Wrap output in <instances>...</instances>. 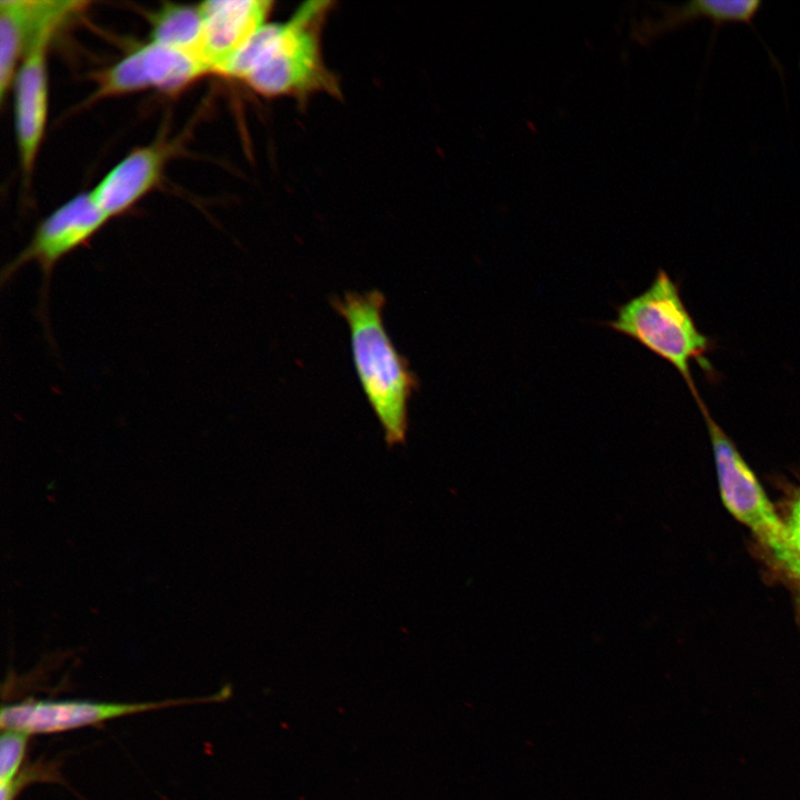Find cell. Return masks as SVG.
I'll list each match as a JSON object with an SVG mask.
<instances>
[{"label":"cell","mask_w":800,"mask_h":800,"mask_svg":"<svg viewBox=\"0 0 800 800\" xmlns=\"http://www.w3.org/2000/svg\"><path fill=\"white\" fill-rule=\"evenodd\" d=\"M168 157L162 142L132 150L90 192L94 203L109 219L124 213L159 183Z\"/></svg>","instance_id":"11"},{"label":"cell","mask_w":800,"mask_h":800,"mask_svg":"<svg viewBox=\"0 0 800 800\" xmlns=\"http://www.w3.org/2000/svg\"><path fill=\"white\" fill-rule=\"evenodd\" d=\"M790 544L800 557V492L791 503L789 513L784 520Z\"/></svg>","instance_id":"17"},{"label":"cell","mask_w":800,"mask_h":800,"mask_svg":"<svg viewBox=\"0 0 800 800\" xmlns=\"http://www.w3.org/2000/svg\"><path fill=\"white\" fill-rule=\"evenodd\" d=\"M202 16L201 58L211 73L222 74L232 59L267 24L269 0H209L199 3Z\"/></svg>","instance_id":"10"},{"label":"cell","mask_w":800,"mask_h":800,"mask_svg":"<svg viewBox=\"0 0 800 800\" xmlns=\"http://www.w3.org/2000/svg\"><path fill=\"white\" fill-rule=\"evenodd\" d=\"M88 6L86 1H0V101L3 103L21 59L44 30L61 29Z\"/></svg>","instance_id":"9"},{"label":"cell","mask_w":800,"mask_h":800,"mask_svg":"<svg viewBox=\"0 0 800 800\" xmlns=\"http://www.w3.org/2000/svg\"><path fill=\"white\" fill-rule=\"evenodd\" d=\"M30 734L2 729L0 737V784L11 781L22 769Z\"/></svg>","instance_id":"14"},{"label":"cell","mask_w":800,"mask_h":800,"mask_svg":"<svg viewBox=\"0 0 800 800\" xmlns=\"http://www.w3.org/2000/svg\"><path fill=\"white\" fill-rule=\"evenodd\" d=\"M331 306L348 324L354 369L387 446L404 444L409 401L419 382L387 332L383 293L379 290L347 292L343 297H333Z\"/></svg>","instance_id":"2"},{"label":"cell","mask_w":800,"mask_h":800,"mask_svg":"<svg viewBox=\"0 0 800 800\" xmlns=\"http://www.w3.org/2000/svg\"><path fill=\"white\" fill-rule=\"evenodd\" d=\"M218 696L156 702H102L90 700L26 699L1 708V729L28 734L58 733L99 724L119 717L189 703L221 700Z\"/></svg>","instance_id":"7"},{"label":"cell","mask_w":800,"mask_h":800,"mask_svg":"<svg viewBox=\"0 0 800 800\" xmlns=\"http://www.w3.org/2000/svg\"><path fill=\"white\" fill-rule=\"evenodd\" d=\"M208 73L209 68L193 54L150 41L100 72L91 99L151 88L178 93Z\"/></svg>","instance_id":"6"},{"label":"cell","mask_w":800,"mask_h":800,"mask_svg":"<svg viewBox=\"0 0 800 800\" xmlns=\"http://www.w3.org/2000/svg\"><path fill=\"white\" fill-rule=\"evenodd\" d=\"M36 781H61L56 764L34 763L22 768L11 781L0 784V800H16L28 783Z\"/></svg>","instance_id":"15"},{"label":"cell","mask_w":800,"mask_h":800,"mask_svg":"<svg viewBox=\"0 0 800 800\" xmlns=\"http://www.w3.org/2000/svg\"><path fill=\"white\" fill-rule=\"evenodd\" d=\"M330 6V1H308L288 20L267 23L221 76L237 79L268 98L304 99L320 92L337 96L339 86L321 49V31Z\"/></svg>","instance_id":"1"},{"label":"cell","mask_w":800,"mask_h":800,"mask_svg":"<svg viewBox=\"0 0 800 800\" xmlns=\"http://www.w3.org/2000/svg\"><path fill=\"white\" fill-rule=\"evenodd\" d=\"M779 569L791 591L797 614L800 618V557L797 554L781 563L773 564Z\"/></svg>","instance_id":"16"},{"label":"cell","mask_w":800,"mask_h":800,"mask_svg":"<svg viewBox=\"0 0 800 800\" xmlns=\"http://www.w3.org/2000/svg\"><path fill=\"white\" fill-rule=\"evenodd\" d=\"M59 29L41 32L28 47L14 80V124L24 179H29L42 142L48 110L47 52Z\"/></svg>","instance_id":"8"},{"label":"cell","mask_w":800,"mask_h":800,"mask_svg":"<svg viewBox=\"0 0 800 800\" xmlns=\"http://www.w3.org/2000/svg\"><path fill=\"white\" fill-rule=\"evenodd\" d=\"M712 447L720 494L724 507L747 526L773 563L796 556L784 521L778 516L762 486L734 442L713 419L707 406L696 401Z\"/></svg>","instance_id":"4"},{"label":"cell","mask_w":800,"mask_h":800,"mask_svg":"<svg viewBox=\"0 0 800 800\" xmlns=\"http://www.w3.org/2000/svg\"><path fill=\"white\" fill-rule=\"evenodd\" d=\"M761 4L758 0H692L666 7L660 19L647 23L644 34L647 38L657 37L699 19L710 20L716 28L729 22L752 26Z\"/></svg>","instance_id":"12"},{"label":"cell","mask_w":800,"mask_h":800,"mask_svg":"<svg viewBox=\"0 0 800 800\" xmlns=\"http://www.w3.org/2000/svg\"><path fill=\"white\" fill-rule=\"evenodd\" d=\"M108 220L90 192L77 194L40 222L29 244L3 268L1 284L6 286L24 264L34 261L42 271L41 309L46 310L56 264L86 244Z\"/></svg>","instance_id":"5"},{"label":"cell","mask_w":800,"mask_h":800,"mask_svg":"<svg viewBox=\"0 0 800 800\" xmlns=\"http://www.w3.org/2000/svg\"><path fill=\"white\" fill-rule=\"evenodd\" d=\"M616 310L617 317L606 326L670 363L694 400L700 398L690 364L694 361L701 369L711 371L707 358L711 341L697 327L681 298L679 286L668 272L660 269L644 291Z\"/></svg>","instance_id":"3"},{"label":"cell","mask_w":800,"mask_h":800,"mask_svg":"<svg viewBox=\"0 0 800 800\" xmlns=\"http://www.w3.org/2000/svg\"><path fill=\"white\" fill-rule=\"evenodd\" d=\"M149 20L150 41L193 54L203 62L201 58L203 26L199 4L166 2L151 13Z\"/></svg>","instance_id":"13"}]
</instances>
